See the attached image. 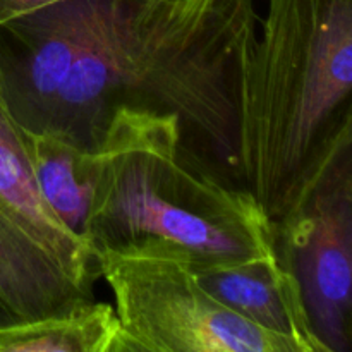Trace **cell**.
Listing matches in <instances>:
<instances>
[{
    "label": "cell",
    "mask_w": 352,
    "mask_h": 352,
    "mask_svg": "<svg viewBox=\"0 0 352 352\" xmlns=\"http://www.w3.org/2000/svg\"><path fill=\"white\" fill-rule=\"evenodd\" d=\"M258 21L254 0H60L0 26V93L23 129L91 153L120 110L174 116L243 186L239 88Z\"/></svg>",
    "instance_id": "cell-1"
},
{
    "label": "cell",
    "mask_w": 352,
    "mask_h": 352,
    "mask_svg": "<svg viewBox=\"0 0 352 352\" xmlns=\"http://www.w3.org/2000/svg\"><path fill=\"white\" fill-rule=\"evenodd\" d=\"M95 153L81 230L93 258L160 256L205 270L275 254L260 203L188 146L177 117L120 110Z\"/></svg>",
    "instance_id": "cell-2"
},
{
    "label": "cell",
    "mask_w": 352,
    "mask_h": 352,
    "mask_svg": "<svg viewBox=\"0 0 352 352\" xmlns=\"http://www.w3.org/2000/svg\"><path fill=\"white\" fill-rule=\"evenodd\" d=\"M352 0H268L239 88L241 182L280 219L352 133Z\"/></svg>",
    "instance_id": "cell-3"
},
{
    "label": "cell",
    "mask_w": 352,
    "mask_h": 352,
    "mask_svg": "<svg viewBox=\"0 0 352 352\" xmlns=\"http://www.w3.org/2000/svg\"><path fill=\"white\" fill-rule=\"evenodd\" d=\"M95 265L120 323L113 352H302L226 308L181 261L102 253Z\"/></svg>",
    "instance_id": "cell-4"
},
{
    "label": "cell",
    "mask_w": 352,
    "mask_h": 352,
    "mask_svg": "<svg viewBox=\"0 0 352 352\" xmlns=\"http://www.w3.org/2000/svg\"><path fill=\"white\" fill-rule=\"evenodd\" d=\"M274 253L301 291L325 352L352 349V133L272 222Z\"/></svg>",
    "instance_id": "cell-5"
},
{
    "label": "cell",
    "mask_w": 352,
    "mask_h": 352,
    "mask_svg": "<svg viewBox=\"0 0 352 352\" xmlns=\"http://www.w3.org/2000/svg\"><path fill=\"white\" fill-rule=\"evenodd\" d=\"M93 287L0 212V329L71 315Z\"/></svg>",
    "instance_id": "cell-6"
},
{
    "label": "cell",
    "mask_w": 352,
    "mask_h": 352,
    "mask_svg": "<svg viewBox=\"0 0 352 352\" xmlns=\"http://www.w3.org/2000/svg\"><path fill=\"white\" fill-rule=\"evenodd\" d=\"M191 272L210 296L246 322L294 340L302 352H325L306 315L298 282L275 254Z\"/></svg>",
    "instance_id": "cell-7"
},
{
    "label": "cell",
    "mask_w": 352,
    "mask_h": 352,
    "mask_svg": "<svg viewBox=\"0 0 352 352\" xmlns=\"http://www.w3.org/2000/svg\"><path fill=\"white\" fill-rule=\"evenodd\" d=\"M0 212L57 256L79 278L95 284V258L43 198L28 157L23 127L0 93Z\"/></svg>",
    "instance_id": "cell-8"
},
{
    "label": "cell",
    "mask_w": 352,
    "mask_h": 352,
    "mask_svg": "<svg viewBox=\"0 0 352 352\" xmlns=\"http://www.w3.org/2000/svg\"><path fill=\"white\" fill-rule=\"evenodd\" d=\"M23 140L41 195L65 227L81 237L95 184L96 153L52 133L23 129Z\"/></svg>",
    "instance_id": "cell-9"
},
{
    "label": "cell",
    "mask_w": 352,
    "mask_h": 352,
    "mask_svg": "<svg viewBox=\"0 0 352 352\" xmlns=\"http://www.w3.org/2000/svg\"><path fill=\"white\" fill-rule=\"evenodd\" d=\"M119 336L113 306L93 301L71 315L0 329V352H113Z\"/></svg>",
    "instance_id": "cell-10"
},
{
    "label": "cell",
    "mask_w": 352,
    "mask_h": 352,
    "mask_svg": "<svg viewBox=\"0 0 352 352\" xmlns=\"http://www.w3.org/2000/svg\"><path fill=\"white\" fill-rule=\"evenodd\" d=\"M60 0H0V26L52 6Z\"/></svg>",
    "instance_id": "cell-11"
},
{
    "label": "cell",
    "mask_w": 352,
    "mask_h": 352,
    "mask_svg": "<svg viewBox=\"0 0 352 352\" xmlns=\"http://www.w3.org/2000/svg\"><path fill=\"white\" fill-rule=\"evenodd\" d=\"M151 2H164V3H191L196 0H151Z\"/></svg>",
    "instance_id": "cell-12"
}]
</instances>
